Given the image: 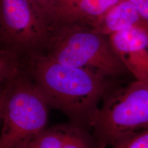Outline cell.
<instances>
[{
  "label": "cell",
  "mask_w": 148,
  "mask_h": 148,
  "mask_svg": "<svg viewBox=\"0 0 148 148\" xmlns=\"http://www.w3.org/2000/svg\"><path fill=\"white\" fill-rule=\"evenodd\" d=\"M1 84L0 148H27L47 128L49 106L24 68Z\"/></svg>",
  "instance_id": "3957f363"
},
{
  "label": "cell",
  "mask_w": 148,
  "mask_h": 148,
  "mask_svg": "<svg viewBox=\"0 0 148 148\" xmlns=\"http://www.w3.org/2000/svg\"><path fill=\"white\" fill-rule=\"evenodd\" d=\"M49 23L31 0H0V39L20 53L42 52Z\"/></svg>",
  "instance_id": "5b68a950"
},
{
  "label": "cell",
  "mask_w": 148,
  "mask_h": 148,
  "mask_svg": "<svg viewBox=\"0 0 148 148\" xmlns=\"http://www.w3.org/2000/svg\"><path fill=\"white\" fill-rule=\"evenodd\" d=\"M37 10L44 16L48 23L50 16V0H31Z\"/></svg>",
  "instance_id": "7c38bea8"
},
{
  "label": "cell",
  "mask_w": 148,
  "mask_h": 148,
  "mask_svg": "<svg viewBox=\"0 0 148 148\" xmlns=\"http://www.w3.org/2000/svg\"><path fill=\"white\" fill-rule=\"evenodd\" d=\"M89 127L97 148L114 145L124 138L148 128V84L136 80L119 85L103 100Z\"/></svg>",
  "instance_id": "277c9868"
},
{
  "label": "cell",
  "mask_w": 148,
  "mask_h": 148,
  "mask_svg": "<svg viewBox=\"0 0 148 148\" xmlns=\"http://www.w3.org/2000/svg\"><path fill=\"white\" fill-rule=\"evenodd\" d=\"M113 148H148V128L123 138Z\"/></svg>",
  "instance_id": "30bf717a"
},
{
  "label": "cell",
  "mask_w": 148,
  "mask_h": 148,
  "mask_svg": "<svg viewBox=\"0 0 148 148\" xmlns=\"http://www.w3.org/2000/svg\"><path fill=\"white\" fill-rule=\"evenodd\" d=\"M44 51L60 63L88 70L108 79H117L130 74L111 46L109 36L83 24L51 23Z\"/></svg>",
  "instance_id": "7a4b0ae2"
},
{
  "label": "cell",
  "mask_w": 148,
  "mask_h": 148,
  "mask_svg": "<svg viewBox=\"0 0 148 148\" xmlns=\"http://www.w3.org/2000/svg\"><path fill=\"white\" fill-rule=\"evenodd\" d=\"M122 0H75L63 19L58 21L75 22L89 27Z\"/></svg>",
  "instance_id": "9c48e42d"
},
{
  "label": "cell",
  "mask_w": 148,
  "mask_h": 148,
  "mask_svg": "<svg viewBox=\"0 0 148 148\" xmlns=\"http://www.w3.org/2000/svg\"><path fill=\"white\" fill-rule=\"evenodd\" d=\"M111 46L130 74L148 84V36L141 32L125 30L109 36Z\"/></svg>",
  "instance_id": "8992f818"
},
{
  "label": "cell",
  "mask_w": 148,
  "mask_h": 148,
  "mask_svg": "<svg viewBox=\"0 0 148 148\" xmlns=\"http://www.w3.org/2000/svg\"><path fill=\"white\" fill-rule=\"evenodd\" d=\"M90 27L96 32L106 36L125 30L141 32L148 36V20L128 0H122L114 5L93 23Z\"/></svg>",
  "instance_id": "52a82bcc"
},
{
  "label": "cell",
  "mask_w": 148,
  "mask_h": 148,
  "mask_svg": "<svg viewBox=\"0 0 148 148\" xmlns=\"http://www.w3.org/2000/svg\"><path fill=\"white\" fill-rule=\"evenodd\" d=\"M137 8L140 14L148 20V0H128Z\"/></svg>",
  "instance_id": "4fadbf2b"
},
{
  "label": "cell",
  "mask_w": 148,
  "mask_h": 148,
  "mask_svg": "<svg viewBox=\"0 0 148 148\" xmlns=\"http://www.w3.org/2000/svg\"><path fill=\"white\" fill-rule=\"evenodd\" d=\"M23 66L49 106L85 128L99 103L119 85L116 79L60 63L42 52L23 54Z\"/></svg>",
  "instance_id": "6da1fadb"
},
{
  "label": "cell",
  "mask_w": 148,
  "mask_h": 148,
  "mask_svg": "<svg viewBox=\"0 0 148 148\" xmlns=\"http://www.w3.org/2000/svg\"><path fill=\"white\" fill-rule=\"evenodd\" d=\"M75 0H50L49 23L63 19L69 12Z\"/></svg>",
  "instance_id": "8fae6325"
},
{
  "label": "cell",
  "mask_w": 148,
  "mask_h": 148,
  "mask_svg": "<svg viewBox=\"0 0 148 148\" xmlns=\"http://www.w3.org/2000/svg\"><path fill=\"white\" fill-rule=\"evenodd\" d=\"M27 148H97L95 139L73 122L46 128Z\"/></svg>",
  "instance_id": "ba28073f"
}]
</instances>
